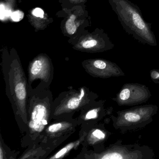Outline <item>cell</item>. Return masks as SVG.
Masks as SVG:
<instances>
[{
  "label": "cell",
  "mask_w": 159,
  "mask_h": 159,
  "mask_svg": "<svg viewBox=\"0 0 159 159\" xmlns=\"http://www.w3.org/2000/svg\"><path fill=\"white\" fill-rule=\"evenodd\" d=\"M102 159H122L123 157L118 153H110L105 155Z\"/></svg>",
  "instance_id": "cell-14"
},
{
  "label": "cell",
  "mask_w": 159,
  "mask_h": 159,
  "mask_svg": "<svg viewBox=\"0 0 159 159\" xmlns=\"http://www.w3.org/2000/svg\"><path fill=\"white\" fill-rule=\"evenodd\" d=\"M15 93L17 99L21 101L25 100L26 97V91L25 84L22 82L16 84Z\"/></svg>",
  "instance_id": "cell-5"
},
{
  "label": "cell",
  "mask_w": 159,
  "mask_h": 159,
  "mask_svg": "<svg viewBox=\"0 0 159 159\" xmlns=\"http://www.w3.org/2000/svg\"><path fill=\"white\" fill-rule=\"evenodd\" d=\"M44 64L41 59H37L31 65L30 71L31 75L34 77L41 76V73L44 68Z\"/></svg>",
  "instance_id": "cell-3"
},
{
  "label": "cell",
  "mask_w": 159,
  "mask_h": 159,
  "mask_svg": "<svg viewBox=\"0 0 159 159\" xmlns=\"http://www.w3.org/2000/svg\"><path fill=\"white\" fill-rule=\"evenodd\" d=\"M130 92L129 89H125L123 90L120 93V98L121 100H127L130 97Z\"/></svg>",
  "instance_id": "cell-13"
},
{
  "label": "cell",
  "mask_w": 159,
  "mask_h": 159,
  "mask_svg": "<svg viewBox=\"0 0 159 159\" xmlns=\"http://www.w3.org/2000/svg\"><path fill=\"white\" fill-rule=\"evenodd\" d=\"M11 19L14 22H19L24 18V14L20 11H16L13 12L11 15Z\"/></svg>",
  "instance_id": "cell-9"
},
{
  "label": "cell",
  "mask_w": 159,
  "mask_h": 159,
  "mask_svg": "<svg viewBox=\"0 0 159 159\" xmlns=\"http://www.w3.org/2000/svg\"><path fill=\"white\" fill-rule=\"evenodd\" d=\"M125 31L140 43L157 45L151 23L146 22L140 8L130 0H109Z\"/></svg>",
  "instance_id": "cell-1"
},
{
  "label": "cell",
  "mask_w": 159,
  "mask_h": 159,
  "mask_svg": "<svg viewBox=\"0 0 159 159\" xmlns=\"http://www.w3.org/2000/svg\"><path fill=\"white\" fill-rule=\"evenodd\" d=\"M75 16L71 15L66 23V30L70 35L74 34L77 30V27L75 23Z\"/></svg>",
  "instance_id": "cell-6"
},
{
  "label": "cell",
  "mask_w": 159,
  "mask_h": 159,
  "mask_svg": "<svg viewBox=\"0 0 159 159\" xmlns=\"http://www.w3.org/2000/svg\"><path fill=\"white\" fill-rule=\"evenodd\" d=\"M84 97V91L83 89H81L80 95L79 96V97H74L68 101L66 105V108L70 110H73L77 108L80 105Z\"/></svg>",
  "instance_id": "cell-4"
},
{
  "label": "cell",
  "mask_w": 159,
  "mask_h": 159,
  "mask_svg": "<svg viewBox=\"0 0 159 159\" xmlns=\"http://www.w3.org/2000/svg\"><path fill=\"white\" fill-rule=\"evenodd\" d=\"M93 135L99 139H103L105 138V134L99 130H96L93 133Z\"/></svg>",
  "instance_id": "cell-16"
},
{
  "label": "cell",
  "mask_w": 159,
  "mask_h": 159,
  "mask_svg": "<svg viewBox=\"0 0 159 159\" xmlns=\"http://www.w3.org/2000/svg\"><path fill=\"white\" fill-rule=\"evenodd\" d=\"M97 115V112L96 110H93L90 111L88 113L86 114L85 118L87 120H89V119H93V118H96Z\"/></svg>",
  "instance_id": "cell-15"
},
{
  "label": "cell",
  "mask_w": 159,
  "mask_h": 159,
  "mask_svg": "<svg viewBox=\"0 0 159 159\" xmlns=\"http://www.w3.org/2000/svg\"><path fill=\"white\" fill-rule=\"evenodd\" d=\"M151 76L153 79H157L159 77V74L156 71H154L152 72Z\"/></svg>",
  "instance_id": "cell-18"
},
{
  "label": "cell",
  "mask_w": 159,
  "mask_h": 159,
  "mask_svg": "<svg viewBox=\"0 0 159 159\" xmlns=\"http://www.w3.org/2000/svg\"><path fill=\"white\" fill-rule=\"evenodd\" d=\"M2 147L1 148V150H0V159H3V157H2V155H3V154H2Z\"/></svg>",
  "instance_id": "cell-19"
},
{
  "label": "cell",
  "mask_w": 159,
  "mask_h": 159,
  "mask_svg": "<svg viewBox=\"0 0 159 159\" xmlns=\"http://www.w3.org/2000/svg\"><path fill=\"white\" fill-rule=\"evenodd\" d=\"M74 143H71V144H69L67 146H66L65 148H62L61 150L59 151L57 153L54 155L53 159H58V158H61L62 156L66 154L74 146Z\"/></svg>",
  "instance_id": "cell-7"
},
{
  "label": "cell",
  "mask_w": 159,
  "mask_h": 159,
  "mask_svg": "<svg viewBox=\"0 0 159 159\" xmlns=\"http://www.w3.org/2000/svg\"><path fill=\"white\" fill-rule=\"evenodd\" d=\"M7 12L8 11L5 10L4 5L2 4L1 5V20H2L7 16L9 15L8 14H7Z\"/></svg>",
  "instance_id": "cell-17"
},
{
  "label": "cell",
  "mask_w": 159,
  "mask_h": 159,
  "mask_svg": "<svg viewBox=\"0 0 159 159\" xmlns=\"http://www.w3.org/2000/svg\"><path fill=\"white\" fill-rule=\"evenodd\" d=\"M93 66L98 69L103 70L107 67V63L101 60H96L94 61Z\"/></svg>",
  "instance_id": "cell-11"
},
{
  "label": "cell",
  "mask_w": 159,
  "mask_h": 159,
  "mask_svg": "<svg viewBox=\"0 0 159 159\" xmlns=\"http://www.w3.org/2000/svg\"><path fill=\"white\" fill-rule=\"evenodd\" d=\"M62 127H63L62 124L59 123L54 124L50 125L48 130L50 133H54L62 129Z\"/></svg>",
  "instance_id": "cell-10"
},
{
  "label": "cell",
  "mask_w": 159,
  "mask_h": 159,
  "mask_svg": "<svg viewBox=\"0 0 159 159\" xmlns=\"http://www.w3.org/2000/svg\"><path fill=\"white\" fill-rule=\"evenodd\" d=\"M44 11L40 8H36L32 11V14L34 16L39 18H43L44 17Z\"/></svg>",
  "instance_id": "cell-12"
},
{
  "label": "cell",
  "mask_w": 159,
  "mask_h": 159,
  "mask_svg": "<svg viewBox=\"0 0 159 159\" xmlns=\"http://www.w3.org/2000/svg\"><path fill=\"white\" fill-rule=\"evenodd\" d=\"M49 110L43 103H39L33 107L30 116L29 127L34 133H40L48 124Z\"/></svg>",
  "instance_id": "cell-2"
},
{
  "label": "cell",
  "mask_w": 159,
  "mask_h": 159,
  "mask_svg": "<svg viewBox=\"0 0 159 159\" xmlns=\"http://www.w3.org/2000/svg\"><path fill=\"white\" fill-rule=\"evenodd\" d=\"M125 118L126 120L130 122H137L140 120V116L137 114L129 112L125 115Z\"/></svg>",
  "instance_id": "cell-8"
}]
</instances>
